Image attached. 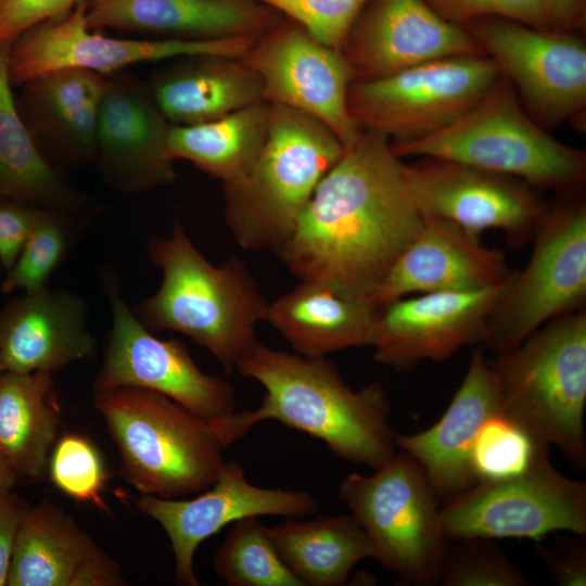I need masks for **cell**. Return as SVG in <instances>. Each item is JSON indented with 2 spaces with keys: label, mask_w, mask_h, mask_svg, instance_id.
<instances>
[{
  "label": "cell",
  "mask_w": 586,
  "mask_h": 586,
  "mask_svg": "<svg viewBox=\"0 0 586 586\" xmlns=\"http://www.w3.org/2000/svg\"><path fill=\"white\" fill-rule=\"evenodd\" d=\"M423 222L388 138L361 129L326 174L278 256L300 281L367 300Z\"/></svg>",
  "instance_id": "obj_1"
},
{
  "label": "cell",
  "mask_w": 586,
  "mask_h": 586,
  "mask_svg": "<svg viewBox=\"0 0 586 586\" xmlns=\"http://www.w3.org/2000/svg\"><path fill=\"white\" fill-rule=\"evenodd\" d=\"M235 370L263 385L253 410L211 424L225 448L257 423L276 420L320 440L336 457L378 469L396 453L387 394L379 382L352 390L326 357L290 354L257 342Z\"/></svg>",
  "instance_id": "obj_2"
},
{
  "label": "cell",
  "mask_w": 586,
  "mask_h": 586,
  "mask_svg": "<svg viewBox=\"0 0 586 586\" xmlns=\"http://www.w3.org/2000/svg\"><path fill=\"white\" fill-rule=\"evenodd\" d=\"M150 262L162 270L157 291L132 310L150 331H175L205 347L227 372L258 342L255 328L268 302L244 263L211 264L181 222L166 238H152Z\"/></svg>",
  "instance_id": "obj_3"
},
{
  "label": "cell",
  "mask_w": 586,
  "mask_h": 586,
  "mask_svg": "<svg viewBox=\"0 0 586 586\" xmlns=\"http://www.w3.org/2000/svg\"><path fill=\"white\" fill-rule=\"evenodd\" d=\"M269 104L267 133L256 160L240 179L224 184L225 221L240 246L278 254L344 146L315 117Z\"/></svg>",
  "instance_id": "obj_4"
},
{
  "label": "cell",
  "mask_w": 586,
  "mask_h": 586,
  "mask_svg": "<svg viewBox=\"0 0 586 586\" xmlns=\"http://www.w3.org/2000/svg\"><path fill=\"white\" fill-rule=\"evenodd\" d=\"M93 396L118 449L119 473L141 494L178 499L215 483L225 447L206 420L146 388L119 386Z\"/></svg>",
  "instance_id": "obj_5"
},
{
  "label": "cell",
  "mask_w": 586,
  "mask_h": 586,
  "mask_svg": "<svg viewBox=\"0 0 586 586\" xmlns=\"http://www.w3.org/2000/svg\"><path fill=\"white\" fill-rule=\"evenodd\" d=\"M502 412L537 442L586 462V313L557 317L489 360Z\"/></svg>",
  "instance_id": "obj_6"
},
{
  "label": "cell",
  "mask_w": 586,
  "mask_h": 586,
  "mask_svg": "<svg viewBox=\"0 0 586 586\" xmlns=\"http://www.w3.org/2000/svg\"><path fill=\"white\" fill-rule=\"evenodd\" d=\"M391 146L398 157L453 161L562 192L579 187L586 173L585 154L550 137L521 109L511 87L498 80L451 124Z\"/></svg>",
  "instance_id": "obj_7"
},
{
  "label": "cell",
  "mask_w": 586,
  "mask_h": 586,
  "mask_svg": "<svg viewBox=\"0 0 586 586\" xmlns=\"http://www.w3.org/2000/svg\"><path fill=\"white\" fill-rule=\"evenodd\" d=\"M339 496L382 566L412 585L441 581L448 549L440 508L423 469L409 454L396 450L371 475L349 473Z\"/></svg>",
  "instance_id": "obj_8"
},
{
  "label": "cell",
  "mask_w": 586,
  "mask_h": 586,
  "mask_svg": "<svg viewBox=\"0 0 586 586\" xmlns=\"http://www.w3.org/2000/svg\"><path fill=\"white\" fill-rule=\"evenodd\" d=\"M522 271L491 314L481 344L496 354L518 346L546 322L577 310L586 301V205L548 207Z\"/></svg>",
  "instance_id": "obj_9"
},
{
  "label": "cell",
  "mask_w": 586,
  "mask_h": 586,
  "mask_svg": "<svg viewBox=\"0 0 586 586\" xmlns=\"http://www.w3.org/2000/svg\"><path fill=\"white\" fill-rule=\"evenodd\" d=\"M491 58L464 55L421 63L394 74L352 82L349 112L360 129L394 137H424L451 124L497 82Z\"/></svg>",
  "instance_id": "obj_10"
},
{
  "label": "cell",
  "mask_w": 586,
  "mask_h": 586,
  "mask_svg": "<svg viewBox=\"0 0 586 586\" xmlns=\"http://www.w3.org/2000/svg\"><path fill=\"white\" fill-rule=\"evenodd\" d=\"M440 509L446 539L531 538L586 534V484L560 473L548 449L524 473L476 482Z\"/></svg>",
  "instance_id": "obj_11"
},
{
  "label": "cell",
  "mask_w": 586,
  "mask_h": 586,
  "mask_svg": "<svg viewBox=\"0 0 586 586\" xmlns=\"http://www.w3.org/2000/svg\"><path fill=\"white\" fill-rule=\"evenodd\" d=\"M101 280L112 311V328L93 393L119 386L146 388L177 402L209 424L235 411L231 384L204 373L180 340L152 334L123 300L113 271L102 269Z\"/></svg>",
  "instance_id": "obj_12"
},
{
  "label": "cell",
  "mask_w": 586,
  "mask_h": 586,
  "mask_svg": "<svg viewBox=\"0 0 586 586\" xmlns=\"http://www.w3.org/2000/svg\"><path fill=\"white\" fill-rule=\"evenodd\" d=\"M86 2L69 12L43 22L20 36L10 48L9 76L12 86L48 72L79 68L101 75L129 66L187 58L219 55L240 59L254 43V37L214 40L120 39L89 28Z\"/></svg>",
  "instance_id": "obj_13"
},
{
  "label": "cell",
  "mask_w": 586,
  "mask_h": 586,
  "mask_svg": "<svg viewBox=\"0 0 586 586\" xmlns=\"http://www.w3.org/2000/svg\"><path fill=\"white\" fill-rule=\"evenodd\" d=\"M259 77L264 101L304 112L324 124L344 150L361 129L348 107L353 73L343 53L282 17L241 58Z\"/></svg>",
  "instance_id": "obj_14"
},
{
  "label": "cell",
  "mask_w": 586,
  "mask_h": 586,
  "mask_svg": "<svg viewBox=\"0 0 586 586\" xmlns=\"http://www.w3.org/2000/svg\"><path fill=\"white\" fill-rule=\"evenodd\" d=\"M405 176L423 215L479 235L501 230L511 246L533 238L548 208L525 181L453 161L423 157L405 164Z\"/></svg>",
  "instance_id": "obj_15"
},
{
  "label": "cell",
  "mask_w": 586,
  "mask_h": 586,
  "mask_svg": "<svg viewBox=\"0 0 586 586\" xmlns=\"http://www.w3.org/2000/svg\"><path fill=\"white\" fill-rule=\"evenodd\" d=\"M467 29L543 122L559 123L584 109L586 47L579 38L497 17Z\"/></svg>",
  "instance_id": "obj_16"
},
{
  "label": "cell",
  "mask_w": 586,
  "mask_h": 586,
  "mask_svg": "<svg viewBox=\"0 0 586 586\" xmlns=\"http://www.w3.org/2000/svg\"><path fill=\"white\" fill-rule=\"evenodd\" d=\"M514 271L493 286L422 293L377 307L368 340L374 359L403 370L422 360H444L464 345L481 344L486 322Z\"/></svg>",
  "instance_id": "obj_17"
},
{
  "label": "cell",
  "mask_w": 586,
  "mask_h": 586,
  "mask_svg": "<svg viewBox=\"0 0 586 586\" xmlns=\"http://www.w3.org/2000/svg\"><path fill=\"white\" fill-rule=\"evenodd\" d=\"M137 506L166 533L175 557V582L183 586L200 585L193 570L195 551L227 524L246 517L305 518L318 511V501L307 492L250 483L237 460L225 461L215 483L193 498L142 494Z\"/></svg>",
  "instance_id": "obj_18"
},
{
  "label": "cell",
  "mask_w": 586,
  "mask_h": 586,
  "mask_svg": "<svg viewBox=\"0 0 586 586\" xmlns=\"http://www.w3.org/2000/svg\"><path fill=\"white\" fill-rule=\"evenodd\" d=\"M170 127L149 82L129 69L107 75L92 163L103 181L124 194L170 184L175 179V161L167 148Z\"/></svg>",
  "instance_id": "obj_19"
},
{
  "label": "cell",
  "mask_w": 586,
  "mask_h": 586,
  "mask_svg": "<svg viewBox=\"0 0 586 586\" xmlns=\"http://www.w3.org/2000/svg\"><path fill=\"white\" fill-rule=\"evenodd\" d=\"M342 53L358 80L438 59L485 55L467 28L443 18L425 0H369Z\"/></svg>",
  "instance_id": "obj_20"
},
{
  "label": "cell",
  "mask_w": 586,
  "mask_h": 586,
  "mask_svg": "<svg viewBox=\"0 0 586 586\" xmlns=\"http://www.w3.org/2000/svg\"><path fill=\"white\" fill-rule=\"evenodd\" d=\"M423 215V214H422ZM513 270L480 235L431 215L370 297L375 307L430 292L470 291L504 282Z\"/></svg>",
  "instance_id": "obj_21"
},
{
  "label": "cell",
  "mask_w": 586,
  "mask_h": 586,
  "mask_svg": "<svg viewBox=\"0 0 586 586\" xmlns=\"http://www.w3.org/2000/svg\"><path fill=\"white\" fill-rule=\"evenodd\" d=\"M87 304L68 291L49 286L10 298L0 309L2 371L53 373L95 356Z\"/></svg>",
  "instance_id": "obj_22"
},
{
  "label": "cell",
  "mask_w": 586,
  "mask_h": 586,
  "mask_svg": "<svg viewBox=\"0 0 586 586\" xmlns=\"http://www.w3.org/2000/svg\"><path fill=\"white\" fill-rule=\"evenodd\" d=\"M8 586H125L119 564L59 505L26 511L12 552Z\"/></svg>",
  "instance_id": "obj_23"
},
{
  "label": "cell",
  "mask_w": 586,
  "mask_h": 586,
  "mask_svg": "<svg viewBox=\"0 0 586 586\" xmlns=\"http://www.w3.org/2000/svg\"><path fill=\"white\" fill-rule=\"evenodd\" d=\"M501 410L489 359L477 348L442 418L422 432L396 434V445L421 466L435 495L448 500L475 483L473 444L485 421Z\"/></svg>",
  "instance_id": "obj_24"
},
{
  "label": "cell",
  "mask_w": 586,
  "mask_h": 586,
  "mask_svg": "<svg viewBox=\"0 0 586 586\" xmlns=\"http://www.w3.org/2000/svg\"><path fill=\"white\" fill-rule=\"evenodd\" d=\"M106 84L105 75L64 68L21 85L23 93L15 100L18 114L39 152L60 171L93 163Z\"/></svg>",
  "instance_id": "obj_25"
},
{
  "label": "cell",
  "mask_w": 586,
  "mask_h": 586,
  "mask_svg": "<svg viewBox=\"0 0 586 586\" xmlns=\"http://www.w3.org/2000/svg\"><path fill=\"white\" fill-rule=\"evenodd\" d=\"M282 15L255 0H87L89 28L162 39L257 38Z\"/></svg>",
  "instance_id": "obj_26"
},
{
  "label": "cell",
  "mask_w": 586,
  "mask_h": 586,
  "mask_svg": "<svg viewBox=\"0 0 586 586\" xmlns=\"http://www.w3.org/2000/svg\"><path fill=\"white\" fill-rule=\"evenodd\" d=\"M377 307L317 281H300L267 305L264 321L292 346L309 357L351 347L368 346Z\"/></svg>",
  "instance_id": "obj_27"
},
{
  "label": "cell",
  "mask_w": 586,
  "mask_h": 586,
  "mask_svg": "<svg viewBox=\"0 0 586 586\" xmlns=\"http://www.w3.org/2000/svg\"><path fill=\"white\" fill-rule=\"evenodd\" d=\"M149 85L171 125L213 120L264 100L258 75L237 58L187 56L157 72Z\"/></svg>",
  "instance_id": "obj_28"
},
{
  "label": "cell",
  "mask_w": 586,
  "mask_h": 586,
  "mask_svg": "<svg viewBox=\"0 0 586 586\" xmlns=\"http://www.w3.org/2000/svg\"><path fill=\"white\" fill-rule=\"evenodd\" d=\"M10 48H0V198L63 213L93 212L63 173L47 162L25 127L9 76Z\"/></svg>",
  "instance_id": "obj_29"
},
{
  "label": "cell",
  "mask_w": 586,
  "mask_h": 586,
  "mask_svg": "<svg viewBox=\"0 0 586 586\" xmlns=\"http://www.w3.org/2000/svg\"><path fill=\"white\" fill-rule=\"evenodd\" d=\"M60 422L52 373L1 372L0 454L17 479L47 475Z\"/></svg>",
  "instance_id": "obj_30"
},
{
  "label": "cell",
  "mask_w": 586,
  "mask_h": 586,
  "mask_svg": "<svg viewBox=\"0 0 586 586\" xmlns=\"http://www.w3.org/2000/svg\"><path fill=\"white\" fill-rule=\"evenodd\" d=\"M268 533L283 563L304 586L344 585L357 562L373 558L372 544L353 514L286 518Z\"/></svg>",
  "instance_id": "obj_31"
},
{
  "label": "cell",
  "mask_w": 586,
  "mask_h": 586,
  "mask_svg": "<svg viewBox=\"0 0 586 586\" xmlns=\"http://www.w3.org/2000/svg\"><path fill=\"white\" fill-rule=\"evenodd\" d=\"M270 104L259 101L222 117L193 125H171L169 156L186 160L228 184L253 165L266 138Z\"/></svg>",
  "instance_id": "obj_32"
},
{
  "label": "cell",
  "mask_w": 586,
  "mask_h": 586,
  "mask_svg": "<svg viewBox=\"0 0 586 586\" xmlns=\"http://www.w3.org/2000/svg\"><path fill=\"white\" fill-rule=\"evenodd\" d=\"M213 570L229 586H304L283 563L257 517L232 523L214 555Z\"/></svg>",
  "instance_id": "obj_33"
},
{
  "label": "cell",
  "mask_w": 586,
  "mask_h": 586,
  "mask_svg": "<svg viewBox=\"0 0 586 586\" xmlns=\"http://www.w3.org/2000/svg\"><path fill=\"white\" fill-rule=\"evenodd\" d=\"M93 212L71 214L43 209L0 290L5 294L30 292L49 286V280L63 263Z\"/></svg>",
  "instance_id": "obj_34"
},
{
  "label": "cell",
  "mask_w": 586,
  "mask_h": 586,
  "mask_svg": "<svg viewBox=\"0 0 586 586\" xmlns=\"http://www.w3.org/2000/svg\"><path fill=\"white\" fill-rule=\"evenodd\" d=\"M547 449L501 410L485 421L473 444L471 469L475 483L520 475Z\"/></svg>",
  "instance_id": "obj_35"
},
{
  "label": "cell",
  "mask_w": 586,
  "mask_h": 586,
  "mask_svg": "<svg viewBox=\"0 0 586 586\" xmlns=\"http://www.w3.org/2000/svg\"><path fill=\"white\" fill-rule=\"evenodd\" d=\"M47 474L67 497L109 511L102 499L107 471L100 450L87 436L66 433L59 437L49 457Z\"/></svg>",
  "instance_id": "obj_36"
},
{
  "label": "cell",
  "mask_w": 586,
  "mask_h": 586,
  "mask_svg": "<svg viewBox=\"0 0 586 586\" xmlns=\"http://www.w3.org/2000/svg\"><path fill=\"white\" fill-rule=\"evenodd\" d=\"M447 556L441 581L445 586H525L526 578L487 538L459 540Z\"/></svg>",
  "instance_id": "obj_37"
},
{
  "label": "cell",
  "mask_w": 586,
  "mask_h": 586,
  "mask_svg": "<svg viewBox=\"0 0 586 586\" xmlns=\"http://www.w3.org/2000/svg\"><path fill=\"white\" fill-rule=\"evenodd\" d=\"M298 24L322 44L342 52L369 0H255Z\"/></svg>",
  "instance_id": "obj_38"
},
{
  "label": "cell",
  "mask_w": 586,
  "mask_h": 586,
  "mask_svg": "<svg viewBox=\"0 0 586 586\" xmlns=\"http://www.w3.org/2000/svg\"><path fill=\"white\" fill-rule=\"evenodd\" d=\"M443 18L467 25L473 21L497 17L535 28L549 26L543 0H425Z\"/></svg>",
  "instance_id": "obj_39"
},
{
  "label": "cell",
  "mask_w": 586,
  "mask_h": 586,
  "mask_svg": "<svg viewBox=\"0 0 586 586\" xmlns=\"http://www.w3.org/2000/svg\"><path fill=\"white\" fill-rule=\"evenodd\" d=\"M87 0H0V48L30 28L59 17Z\"/></svg>",
  "instance_id": "obj_40"
},
{
  "label": "cell",
  "mask_w": 586,
  "mask_h": 586,
  "mask_svg": "<svg viewBox=\"0 0 586 586\" xmlns=\"http://www.w3.org/2000/svg\"><path fill=\"white\" fill-rule=\"evenodd\" d=\"M42 211L0 198V266L4 273L14 265Z\"/></svg>",
  "instance_id": "obj_41"
},
{
  "label": "cell",
  "mask_w": 586,
  "mask_h": 586,
  "mask_svg": "<svg viewBox=\"0 0 586 586\" xmlns=\"http://www.w3.org/2000/svg\"><path fill=\"white\" fill-rule=\"evenodd\" d=\"M28 508L11 489L0 491V586L7 585L16 534Z\"/></svg>",
  "instance_id": "obj_42"
},
{
  "label": "cell",
  "mask_w": 586,
  "mask_h": 586,
  "mask_svg": "<svg viewBox=\"0 0 586 586\" xmlns=\"http://www.w3.org/2000/svg\"><path fill=\"white\" fill-rule=\"evenodd\" d=\"M537 555L548 565L557 584L562 586L586 585V553L582 548L556 555L543 547L537 548Z\"/></svg>",
  "instance_id": "obj_43"
},
{
  "label": "cell",
  "mask_w": 586,
  "mask_h": 586,
  "mask_svg": "<svg viewBox=\"0 0 586 586\" xmlns=\"http://www.w3.org/2000/svg\"><path fill=\"white\" fill-rule=\"evenodd\" d=\"M548 24L561 27L581 22L585 0H543Z\"/></svg>",
  "instance_id": "obj_44"
},
{
  "label": "cell",
  "mask_w": 586,
  "mask_h": 586,
  "mask_svg": "<svg viewBox=\"0 0 586 586\" xmlns=\"http://www.w3.org/2000/svg\"><path fill=\"white\" fill-rule=\"evenodd\" d=\"M16 480L17 476L4 457L0 454V491L12 489Z\"/></svg>",
  "instance_id": "obj_45"
},
{
  "label": "cell",
  "mask_w": 586,
  "mask_h": 586,
  "mask_svg": "<svg viewBox=\"0 0 586 586\" xmlns=\"http://www.w3.org/2000/svg\"><path fill=\"white\" fill-rule=\"evenodd\" d=\"M1 372H2V368H1V366H0V374H1Z\"/></svg>",
  "instance_id": "obj_46"
}]
</instances>
